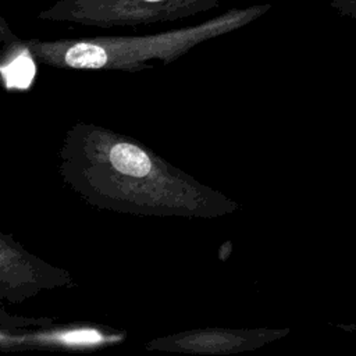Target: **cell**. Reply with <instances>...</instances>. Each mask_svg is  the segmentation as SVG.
I'll list each match as a JSON object with an SVG mask.
<instances>
[{
    "label": "cell",
    "mask_w": 356,
    "mask_h": 356,
    "mask_svg": "<svg viewBox=\"0 0 356 356\" xmlns=\"http://www.w3.org/2000/svg\"><path fill=\"white\" fill-rule=\"evenodd\" d=\"M63 182L86 204L140 217L217 218L236 200L207 186L127 134L78 121L58 150Z\"/></svg>",
    "instance_id": "6da1fadb"
},
{
    "label": "cell",
    "mask_w": 356,
    "mask_h": 356,
    "mask_svg": "<svg viewBox=\"0 0 356 356\" xmlns=\"http://www.w3.org/2000/svg\"><path fill=\"white\" fill-rule=\"evenodd\" d=\"M270 8V3L234 7L196 25L140 36L25 40L36 61L53 68L138 72L153 68L147 64L153 60L168 65L200 43L245 28Z\"/></svg>",
    "instance_id": "7a4b0ae2"
},
{
    "label": "cell",
    "mask_w": 356,
    "mask_h": 356,
    "mask_svg": "<svg viewBox=\"0 0 356 356\" xmlns=\"http://www.w3.org/2000/svg\"><path fill=\"white\" fill-rule=\"evenodd\" d=\"M224 0H57L39 19L93 28H138L174 22L217 8Z\"/></svg>",
    "instance_id": "3957f363"
},
{
    "label": "cell",
    "mask_w": 356,
    "mask_h": 356,
    "mask_svg": "<svg viewBox=\"0 0 356 356\" xmlns=\"http://www.w3.org/2000/svg\"><path fill=\"white\" fill-rule=\"evenodd\" d=\"M125 339L127 331L92 321L65 324L50 321L31 327H0L1 352H93L120 345Z\"/></svg>",
    "instance_id": "277c9868"
},
{
    "label": "cell",
    "mask_w": 356,
    "mask_h": 356,
    "mask_svg": "<svg viewBox=\"0 0 356 356\" xmlns=\"http://www.w3.org/2000/svg\"><path fill=\"white\" fill-rule=\"evenodd\" d=\"M70 271L28 252L13 234H0V299L24 302L42 291L74 286Z\"/></svg>",
    "instance_id": "5b68a950"
},
{
    "label": "cell",
    "mask_w": 356,
    "mask_h": 356,
    "mask_svg": "<svg viewBox=\"0 0 356 356\" xmlns=\"http://www.w3.org/2000/svg\"><path fill=\"white\" fill-rule=\"evenodd\" d=\"M286 332V330L261 327H207L156 337L145 343V349L199 356H229L259 349Z\"/></svg>",
    "instance_id": "8992f818"
},
{
    "label": "cell",
    "mask_w": 356,
    "mask_h": 356,
    "mask_svg": "<svg viewBox=\"0 0 356 356\" xmlns=\"http://www.w3.org/2000/svg\"><path fill=\"white\" fill-rule=\"evenodd\" d=\"M3 60L1 74L7 90H26L31 88L36 72V58L25 39L15 36L1 18Z\"/></svg>",
    "instance_id": "52a82bcc"
},
{
    "label": "cell",
    "mask_w": 356,
    "mask_h": 356,
    "mask_svg": "<svg viewBox=\"0 0 356 356\" xmlns=\"http://www.w3.org/2000/svg\"><path fill=\"white\" fill-rule=\"evenodd\" d=\"M330 6L338 14L356 19V0H330Z\"/></svg>",
    "instance_id": "ba28073f"
}]
</instances>
